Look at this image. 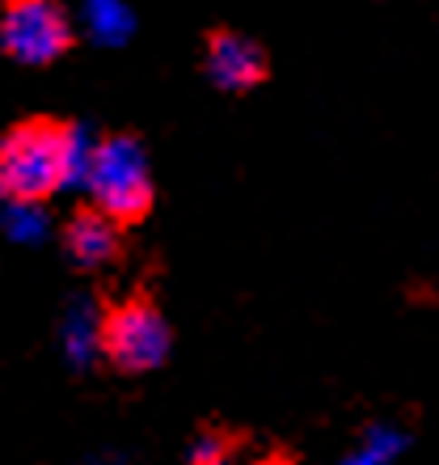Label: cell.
Returning <instances> with one entry per match:
<instances>
[{"label":"cell","instance_id":"1","mask_svg":"<svg viewBox=\"0 0 439 465\" xmlns=\"http://www.w3.org/2000/svg\"><path fill=\"white\" fill-rule=\"evenodd\" d=\"M85 165V144L73 123L34 114L13 123L0 135V199L17 208H34L43 199L73 186Z\"/></svg>","mask_w":439,"mask_h":465},{"label":"cell","instance_id":"2","mask_svg":"<svg viewBox=\"0 0 439 465\" xmlns=\"http://www.w3.org/2000/svg\"><path fill=\"white\" fill-rule=\"evenodd\" d=\"M89 191V208H98L114 224H140L152 212L157 186H152V170H148V153L135 135L119 132L106 135L85 153L81 165Z\"/></svg>","mask_w":439,"mask_h":465},{"label":"cell","instance_id":"3","mask_svg":"<svg viewBox=\"0 0 439 465\" xmlns=\"http://www.w3.org/2000/svg\"><path fill=\"white\" fill-rule=\"evenodd\" d=\"M98 351L106 355V364H114L127 377L152 372L170 360L173 331L165 313L152 305V296H122L98 318V334H93Z\"/></svg>","mask_w":439,"mask_h":465},{"label":"cell","instance_id":"4","mask_svg":"<svg viewBox=\"0 0 439 465\" xmlns=\"http://www.w3.org/2000/svg\"><path fill=\"white\" fill-rule=\"evenodd\" d=\"M76 47V25L60 0H0V51L22 68H51Z\"/></svg>","mask_w":439,"mask_h":465},{"label":"cell","instance_id":"5","mask_svg":"<svg viewBox=\"0 0 439 465\" xmlns=\"http://www.w3.org/2000/svg\"><path fill=\"white\" fill-rule=\"evenodd\" d=\"M203 76L224 94H249V89L267 85L270 55L258 38L241 35L232 25H216L203 38Z\"/></svg>","mask_w":439,"mask_h":465},{"label":"cell","instance_id":"6","mask_svg":"<svg viewBox=\"0 0 439 465\" xmlns=\"http://www.w3.org/2000/svg\"><path fill=\"white\" fill-rule=\"evenodd\" d=\"M63 250L81 271H106L122 258V224L102 216L98 208H81L63 224Z\"/></svg>","mask_w":439,"mask_h":465},{"label":"cell","instance_id":"7","mask_svg":"<svg viewBox=\"0 0 439 465\" xmlns=\"http://www.w3.org/2000/svg\"><path fill=\"white\" fill-rule=\"evenodd\" d=\"M186 465H232V440L224 431H203L186 449Z\"/></svg>","mask_w":439,"mask_h":465}]
</instances>
